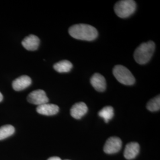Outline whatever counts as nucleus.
Here are the masks:
<instances>
[{
  "label": "nucleus",
  "instance_id": "1",
  "mask_svg": "<svg viewBox=\"0 0 160 160\" xmlns=\"http://www.w3.org/2000/svg\"><path fill=\"white\" fill-rule=\"evenodd\" d=\"M69 33L74 39L87 41L94 40L98 36L97 29L92 26L86 24H78L72 26L69 29Z\"/></svg>",
  "mask_w": 160,
  "mask_h": 160
},
{
  "label": "nucleus",
  "instance_id": "2",
  "mask_svg": "<svg viewBox=\"0 0 160 160\" xmlns=\"http://www.w3.org/2000/svg\"><path fill=\"white\" fill-rule=\"evenodd\" d=\"M155 45L152 41H148L141 44L136 49L133 57L139 64L143 65L148 62L154 52Z\"/></svg>",
  "mask_w": 160,
  "mask_h": 160
},
{
  "label": "nucleus",
  "instance_id": "3",
  "mask_svg": "<svg viewBox=\"0 0 160 160\" xmlns=\"http://www.w3.org/2000/svg\"><path fill=\"white\" fill-rule=\"evenodd\" d=\"M137 4L133 0L119 1L114 5V10L116 14L120 18H125L131 16L135 12Z\"/></svg>",
  "mask_w": 160,
  "mask_h": 160
},
{
  "label": "nucleus",
  "instance_id": "4",
  "mask_svg": "<svg viewBox=\"0 0 160 160\" xmlns=\"http://www.w3.org/2000/svg\"><path fill=\"white\" fill-rule=\"evenodd\" d=\"M113 74L116 80L122 84L131 86L135 82V77L131 72L123 65H116L113 69Z\"/></svg>",
  "mask_w": 160,
  "mask_h": 160
},
{
  "label": "nucleus",
  "instance_id": "5",
  "mask_svg": "<svg viewBox=\"0 0 160 160\" xmlns=\"http://www.w3.org/2000/svg\"><path fill=\"white\" fill-rule=\"evenodd\" d=\"M122 142L119 138H109L104 147V151L108 154H113L118 152L122 148Z\"/></svg>",
  "mask_w": 160,
  "mask_h": 160
},
{
  "label": "nucleus",
  "instance_id": "6",
  "mask_svg": "<svg viewBox=\"0 0 160 160\" xmlns=\"http://www.w3.org/2000/svg\"><path fill=\"white\" fill-rule=\"evenodd\" d=\"M28 101L29 103L40 106L48 103L49 98L46 96V92L42 90H37L31 92L28 96Z\"/></svg>",
  "mask_w": 160,
  "mask_h": 160
},
{
  "label": "nucleus",
  "instance_id": "7",
  "mask_svg": "<svg viewBox=\"0 0 160 160\" xmlns=\"http://www.w3.org/2000/svg\"><path fill=\"white\" fill-rule=\"evenodd\" d=\"M23 47L28 51H33L38 49L40 43L39 38L33 34H30L23 39L22 42Z\"/></svg>",
  "mask_w": 160,
  "mask_h": 160
},
{
  "label": "nucleus",
  "instance_id": "8",
  "mask_svg": "<svg viewBox=\"0 0 160 160\" xmlns=\"http://www.w3.org/2000/svg\"><path fill=\"white\" fill-rule=\"evenodd\" d=\"M88 112V108L84 102H79L72 106L70 110V113L72 118L76 119H80Z\"/></svg>",
  "mask_w": 160,
  "mask_h": 160
},
{
  "label": "nucleus",
  "instance_id": "9",
  "mask_svg": "<svg viewBox=\"0 0 160 160\" xmlns=\"http://www.w3.org/2000/svg\"><path fill=\"white\" fill-rule=\"evenodd\" d=\"M32 84V80L28 75H22L14 80L12 84V88L16 91H22L26 89Z\"/></svg>",
  "mask_w": 160,
  "mask_h": 160
},
{
  "label": "nucleus",
  "instance_id": "10",
  "mask_svg": "<svg viewBox=\"0 0 160 160\" xmlns=\"http://www.w3.org/2000/svg\"><path fill=\"white\" fill-rule=\"evenodd\" d=\"M91 84L98 92H103L106 88V81L102 75L95 73L90 80Z\"/></svg>",
  "mask_w": 160,
  "mask_h": 160
},
{
  "label": "nucleus",
  "instance_id": "11",
  "mask_svg": "<svg viewBox=\"0 0 160 160\" xmlns=\"http://www.w3.org/2000/svg\"><path fill=\"white\" fill-rule=\"evenodd\" d=\"M59 107L53 104L45 103L38 106L36 111L38 113L45 116H53L57 114L59 112Z\"/></svg>",
  "mask_w": 160,
  "mask_h": 160
},
{
  "label": "nucleus",
  "instance_id": "12",
  "mask_svg": "<svg viewBox=\"0 0 160 160\" xmlns=\"http://www.w3.org/2000/svg\"><path fill=\"white\" fill-rule=\"evenodd\" d=\"M139 145L137 142H130L126 145L124 151V157L127 160L134 159L139 152Z\"/></svg>",
  "mask_w": 160,
  "mask_h": 160
},
{
  "label": "nucleus",
  "instance_id": "13",
  "mask_svg": "<svg viewBox=\"0 0 160 160\" xmlns=\"http://www.w3.org/2000/svg\"><path fill=\"white\" fill-rule=\"evenodd\" d=\"M72 64L68 60H63L55 63L53 65V68L59 73L69 72L72 68Z\"/></svg>",
  "mask_w": 160,
  "mask_h": 160
},
{
  "label": "nucleus",
  "instance_id": "14",
  "mask_svg": "<svg viewBox=\"0 0 160 160\" xmlns=\"http://www.w3.org/2000/svg\"><path fill=\"white\" fill-rule=\"evenodd\" d=\"M98 115L106 123H108L114 116V109L112 106H106L98 112Z\"/></svg>",
  "mask_w": 160,
  "mask_h": 160
},
{
  "label": "nucleus",
  "instance_id": "15",
  "mask_svg": "<svg viewBox=\"0 0 160 160\" xmlns=\"http://www.w3.org/2000/svg\"><path fill=\"white\" fill-rule=\"evenodd\" d=\"M15 129L10 125H7L0 128V140H2L12 136L14 133Z\"/></svg>",
  "mask_w": 160,
  "mask_h": 160
},
{
  "label": "nucleus",
  "instance_id": "16",
  "mask_svg": "<svg viewBox=\"0 0 160 160\" xmlns=\"http://www.w3.org/2000/svg\"><path fill=\"white\" fill-rule=\"evenodd\" d=\"M147 108L151 112H157L160 110V95H158V96L155 97L154 98L151 99L150 101H149L148 103H147Z\"/></svg>",
  "mask_w": 160,
  "mask_h": 160
},
{
  "label": "nucleus",
  "instance_id": "17",
  "mask_svg": "<svg viewBox=\"0 0 160 160\" xmlns=\"http://www.w3.org/2000/svg\"><path fill=\"white\" fill-rule=\"evenodd\" d=\"M48 160H62L59 157H51L49 158Z\"/></svg>",
  "mask_w": 160,
  "mask_h": 160
},
{
  "label": "nucleus",
  "instance_id": "18",
  "mask_svg": "<svg viewBox=\"0 0 160 160\" xmlns=\"http://www.w3.org/2000/svg\"><path fill=\"white\" fill-rule=\"evenodd\" d=\"M2 99H3V96H2V94L0 92V102L2 100Z\"/></svg>",
  "mask_w": 160,
  "mask_h": 160
}]
</instances>
